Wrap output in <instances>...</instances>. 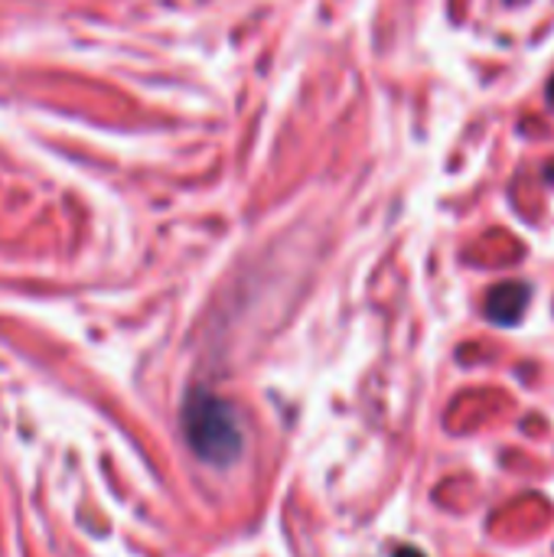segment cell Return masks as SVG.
I'll use <instances>...</instances> for the list:
<instances>
[{
	"instance_id": "277c9868",
	"label": "cell",
	"mask_w": 554,
	"mask_h": 557,
	"mask_svg": "<svg viewBox=\"0 0 554 557\" xmlns=\"http://www.w3.org/2000/svg\"><path fill=\"white\" fill-rule=\"evenodd\" d=\"M545 176H549V183H552V186H554V163H552V166H549V173H545Z\"/></svg>"
},
{
	"instance_id": "3957f363",
	"label": "cell",
	"mask_w": 554,
	"mask_h": 557,
	"mask_svg": "<svg viewBox=\"0 0 554 557\" xmlns=\"http://www.w3.org/2000/svg\"><path fill=\"white\" fill-rule=\"evenodd\" d=\"M395 557H424V555H421L418 548H398V552H395Z\"/></svg>"
},
{
	"instance_id": "6da1fadb",
	"label": "cell",
	"mask_w": 554,
	"mask_h": 557,
	"mask_svg": "<svg viewBox=\"0 0 554 557\" xmlns=\"http://www.w3.org/2000/svg\"><path fill=\"white\" fill-rule=\"evenodd\" d=\"M183 434L193 454L206 463H232L242 454L238 414L216 395L193 392L183 408Z\"/></svg>"
},
{
	"instance_id": "7a4b0ae2",
	"label": "cell",
	"mask_w": 554,
	"mask_h": 557,
	"mask_svg": "<svg viewBox=\"0 0 554 557\" xmlns=\"http://www.w3.org/2000/svg\"><path fill=\"white\" fill-rule=\"evenodd\" d=\"M529 300H532V287L522 284V281H506V284H496L490 294H487V317L500 326H513L526 317L529 310Z\"/></svg>"
},
{
	"instance_id": "5b68a950",
	"label": "cell",
	"mask_w": 554,
	"mask_h": 557,
	"mask_svg": "<svg viewBox=\"0 0 554 557\" xmlns=\"http://www.w3.org/2000/svg\"><path fill=\"white\" fill-rule=\"evenodd\" d=\"M549 98H552V104H554V78H552V85H549Z\"/></svg>"
}]
</instances>
